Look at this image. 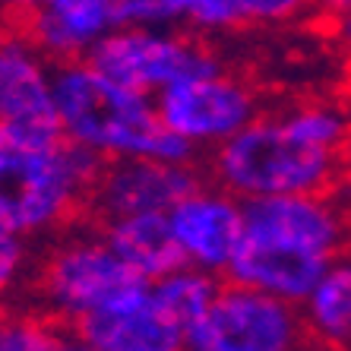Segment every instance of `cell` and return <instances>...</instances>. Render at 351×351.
Instances as JSON below:
<instances>
[{
	"label": "cell",
	"mask_w": 351,
	"mask_h": 351,
	"mask_svg": "<svg viewBox=\"0 0 351 351\" xmlns=\"http://www.w3.org/2000/svg\"><path fill=\"white\" fill-rule=\"evenodd\" d=\"M351 158V105L294 98L206 156V174L241 199L278 193H332Z\"/></svg>",
	"instance_id": "cell-1"
},
{
	"label": "cell",
	"mask_w": 351,
	"mask_h": 351,
	"mask_svg": "<svg viewBox=\"0 0 351 351\" xmlns=\"http://www.w3.org/2000/svg\"><path fill=\"white\" fill-rule=\"evenodd\" d=\"M348 247L351 215L332 193L256 196L244 199V234L225 278L301 304Z\"/></svg>",
	"instance_id": "cell-2"
},
{
	"label": "cell",
	"mask_w": 351,
	"mask_h": 351,
	"mask_svg": "<svg viewBox=\"0 0 351 351\" xmlns=\"http://www.w3.org/2000/svg\"><path fill=\"white\" fill-rule=\"evenodd\" d=\"M58 117L64 139L101 162L130 156L196 162V152L165 127L156 98L98 70L92 60L58 64Z\"/></svg>",
	"instance_id": "cell-3"
},
{
	"label": "cell",
	"mask_w": 351,
	"mask_h": 351,
	"mask_svg": "<svg viewBox=\"0 0 351 351\" xmlns=\"http://www.w3.org/2000/svg\"><path fill=\"white\" fill-rule=\"evenodd\" d=\"M101 158L70 139L23 143L0 133V221L29 237L51 241L89 219Z\"/></svg>",
	"instance_id": "cell-4"
},
{
	"label": "cell",
	"mask_w": 351,
	"mask_h": 351,
	"mask_svg": "<svg viewBox=\"0 0 351 351\" xmlns=\"http://www.w3.org/2000/svg\"><path fill=\"white\" fill-rule=\"evenodd\" d=\"M146 285V278L114 254L98 221L82 219L54 234L32 269V291L38 307L58 317L66 329L105 311L123 294Z\"/></svg>",
	"instance_id": "cell-5"
},
{
	"label": "cell",
	"mask_w": 351,
	"mask_h": 351,
	"mask_svg": "<svg viewBox=\"0 0 351 351\" xmlns=\"http://www.w3.org/2000/svg\"><path fill=\"white\" fill-rule=\"evenodd\" d=\"M89 60L108 76H114L117 82L149 98H158L184 76L225 64L215 41L190 29L187 23H123L105 35V41L92 51Z\"/></svg>",
	"instance_id": "cell-6"
},
{
	"label": "cell",
	"mask_w": 351,
	"mask_h": 351,
	"mask_svg": "<svg viewBox=\"0 0 351 351\" xmlns=\"http://www.w3.org/2000/svg\"><path fill=\"white\" fill-rule=\"evenodd\" d=\"M156 105L165 127L178 133L199 158L228 143L266 111L260 86L228 64L184 76L156 98Z\"/></svg>",
	"instance_id": "cell-7"
},
{
	"label": "cell",
	"mask_w": 351,
	"mask_h": 351,
	"mask_svg": "<svg viewBox=\"0 0 351 351\" xmlns=\"http://www.w3.org/2000/svg\"><path fill=\"white\" fill-rule=\"evenodd\" d=\"M301 345H311L301 304L231 278L187 335L193 351H294Z\"/></svg>",
	"instance_id": "cell-8"
},
{
	"label": "cell",
	"mask_w": 351,
	"mask_h": 351,
	"mask_svg": "<svg viewBox=\"0 0 351 351\" xmlns=\"http://www.w3.org/2000/svg\"><path fill=\"white\" fill-rule=\"evenodd\" d=\"M0 133L23 143L60 139L58 64L19 23L0 25Z\"/></svg>",
	"instance_id": "cell-9"
},
{
	"label": "cell",
	"mask_w": 351,
	"mask_h": 351,
	"mask_svg": "<svg viewBox=\"0 0 351 351\" xmlns=\"http://www.w3.org/2000/svg\"><path fill=\"white\" fill-rule=\"evenodd\" d=\"M203 178L206 165L199 162H165L149 156L105 162L92 187L89 219L105 221L133 213H168Z\"/></svg>",
	"instance_id": "cell-10"
},
{
	"label": "cell",
	"mask_w": 351,
	"mask_h": 351,
	"mask_svg": "<svg viewBox=\"0 0 351 351\" xmlns=\"http://www.w3.org/2000/svg\"><path fill=\"white\" fill-rule=\"evenodd\" d=\"M174 241L187 266L213 276H228L244 234V199L206 174L190 193L168 209Z\"/></svg>",
	"instance_id": "cell-11"
},
{
	"label": "cell",
	"mask_w": 351,
	"mask_h": 351,
	"mask_svg": "<svg viewBox=\"0 0 351 351\" xmlns=\"http://www.w3.org/2000/svg\"><path fill=\"white\" fill-rule=\"evenodd\" d=\"M73 348L89 351H178L187 348L184 332L162 313L152 298V282L123 294L105 311L80 319L73 329Z\"/></svg>",
	"instance_id": "cell-12"
},
{
	"label": "cell",
	"mask_w": 351,
	"mask_h": 351,
	"mask_svg": "<svg viewBox=\"0 0 351 351\" xmlns=\"http://www.w3.org/2000/svg\"><path fill=\"white\" fill-rule=\"evenodd\" d=\"M54 64L89 60L121 19L111 0H41L19 23Z\"/></svg>",
	"instance_id": "cell-13"
},
{
	"label": "cell",
	"mask_w": 351,
	"mask_h": 351,
	"mask_svg": "<svg viewBox=\"0 0 351 351\" xmlns=\"http://www.w3.org/2000/svg\"><path fill=\"white\" fill-rule=\"evenodd\" d=\"M323 0H190L187 25L209 41L276 32L307 19Z\"/></svg>",
	"instance_id": "cell-14"
},
{
	"label": "cell",
	"mask_w": 351,
	"mask_h": 351,
	"mask_svg": "<svg viewBox=\"0 0 351 351\" xmlns=\"http://www.w3.org/2000/svg\"><path fill=\"white\" fill-rule=\"evenodd\" d=\"M98 228L108 237V244L114 247V254L146 282H156L184 266L168 213L114 215V219L98 221Z\"/></svg>",
	"instance_id": "cell-15"
},
{
	"label": "cell",
	"mask_w": 351,
	"mask_h": 351,
	"mask_svg": "<svg viewBox=\"0 0 351 351\" xmlns=\"http://www.w3.org/2000/svg\"><path fill=\"white\" fill-rule=\"evenodd\" d=\"M311 345L351 348V247L339 254L301 301Z\"/></svg>",
	"instance_id": "cell-16"
},
{
	"label": "cell",
	"mask_w": 351,
	"mask_h": 351,
	"mask_svg": "<svg viewBox=\"0 0 351 351\" xmlns=\"http://www.w3.org/2000/svg\"><path fill=\"white\" fill-rule=\"evenodd\" d=\"M221 282H225L221 276L196 269V266H187V263L152 282V298H156V304L162 307L165 317L184 332V342H187L190 329L213 307Z\"/></svg>",
	"instance_id": "cell-17"
},
{
	"label": "cell",
	"mask_w": 351,
	"mask_h": 351,
	"mask_svg": "<svg viewBox=\"0 0 351 351\" xmlns=\"http://www.w3.org/2000/svg\"><path fill=\"white\" fill-rule=\"evenodd\" d=\"M73 348V335L45 307H3L0 351H60Z\"/></svg>",
	"instance_id": "cell-18"
},
{
	"label": "cell",
	"mask_w": 351,
	"mask_h": 351,
	"mask_svg": "<svg viewBox=\"0 0 351 351\" xmlns=\"http://www.w3.org/2000/svg\"><path fill=\"white\" fill-rule=\"evenodd\" d=\"M35 250L32 241L0 221V301L16 294L25 282H32Z\"/></svg>",
	"instance_id": "cell-19"
},
{
	"label": "cell",
	"mask_w": 351,
	"mask_h": 351,
	"mask_svg": "<svg viewBox=\"0 0 351 351\" xmlns=\"http://www.w3.org/2000/svg\"><path fill=\"white\" fill-rule=\"evenodd\" d=\"M117 19L152 25H184L190 16V0H111Z\"/></svg>",
	"instance_id": "cell-20"
},
{
	"label": "cell",
	"mask_w": 351,
	"mask_h": 351,
	"mask_svg": "<svg viewBox=\"0 0 351 351\" xmlns=\"http://www.w3.org/2000/svg\"><path fill=\"white\" fill-rule=\"evenodd\" d=\"M323 7L332 10V35L345 60L351 64V0H323Z\"/></svg>",
	"instance_id": "cell-21"
},
{
	"label": "cell",
	"mask_w": 351,
	"mask_h": 351,
	"mask_svg": "<svg viewBox=\"0 0 351 351\" xmlns=\"http://www.w3.org/2000/svg\"><path fill=\"white\" fill-rule=\"evenodd\" d=\"M41 0H0V23H23Z\"/></svg>",
	"instance_id": "cell-22"
}]
</instances>
